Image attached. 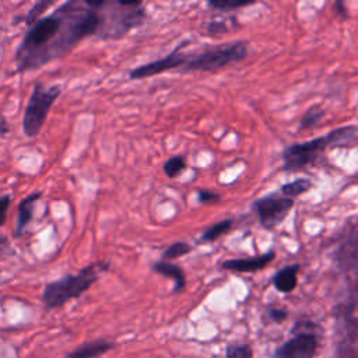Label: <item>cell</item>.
Masks as SVG:
<instances>
[{"label": "cell", "instance_id": "obj_26", "mask_svg": "<svg viewBox=\"0 0 358 358\" xmlns=\"http://www.w3.org/2000/svg\"><path fill=\"white\" fill-rule=\"evenodd\" d=\"M227 31V25L224 21H211L207 27L208 35H220Z\"/></svg>", "mask_w": 358, "mask_h": 358}, {"label": "cell", "instance_id": "obj_15", "mask_svg": "<svg viewBox=\"0 0 358 358\" xmlns=\"http://www.w3.org/2000/svg\"><path fill=\"white\" fill-rule=\"evenodd\" d=\"M234 225V220L232 218H227L222 221H218L217 224H213L211 227H208L200 236L199 242L201 243H208L213 241H217L220 236L225 235Z\"/></svg>", "mask_w": 358, "mask_h": 358}, {"label": "cell", "instance_id": "obj_12", "mask_svg": "<svg viewBox=\"0 0 358 358\" xmlns=\"http://www.w3.org/2000/svg\"><path fill=\"white\" fill-rule=\"evenodd\" d=\"M338 264L344 270H354L357 264V232L355 225H351V232L347 235V239L340 245L336 253Z\"/></svg>", "mask_w": 358, "mask_h": 358}, {"label": "cell", "instance_id": "obj_14", "mask_svg": "<svg viewBox=\"0 0 358 358\" xmlns=\"http://www.w3.org/2000/svg\"><path fill=\"white\" fill-rule=\"evenodd\" d=\"M301 266L298 263L285 266L284 268L278 270L273 277V285L277 291L282 294H289L296 288L298 284V273Z\"/></svg>", "mask_w": 358, "mask_h": 358}, {"label": "cell", "instance_id": "obj_21", "mask_svg": "<svg viewBox=\"0 0 358 358\" xmlns=\"http://www.w3.org/2000/svg\"><path fill=\"white\" fill-rule=\"evenodd\" d=\"M256 1H235V0H211L208 1V6L218 10V11H234V10H238V8H242V7H248V6H252L255 4Z\"/></svg>", "mask_w": 358, "mask_h": 358}, {"label": "cell", "instance_id": "obj_1", "mask_svg": "<svg viewBox=\"0 0 358 358\" xmlns=\"http://www.w3.org/2000/svg\"><path fill=\"white\" fill-rule=\"evenodd\" d=\"M109 268V262H95L77 274L64 275L56 281L48 282L42 292V301L46 309L60 308L71 299L81 296L88 291L94 282L98 281L99 275Z\"/></svg>", "mask_w": 358, "mask_h": 358}, {"label": "cell", "instance_id": "obj_8", "mask_svg": "<svg viewBox=\"0 0 358 358\" xmlns=\"http://www.w3.org/2000/svg\"><path fill=\"white\" fill-rule=\"evenodd\" d=\"M183 45H178L172 52H169L166 56L157 59L154 62L141 64L129 73L130 80H140V78H148L155 74H161L168 70L173 69H180L186 60V53L182 52Z\"/></svg>", "mask_w": 358, "mask_h": 358}, {"label": "cell", "instance_id": "obj_18", "mask_svg": "<svg viewBox=\"0 0 358 358\" xmlns=\"http://www.w3.org/2000/svg\"><path fill=\"white\" fill-rule=\"evenodd\" d=\"M225 358H253V348L248 343L228 344Z\"/></svg>", "mask_w": 358, "mask_h": 358}, {"label": "cell", "instance_id": "obj_13", "mask_svg": "<svg viewBox=\"0 0 358 358\" xmlns=\"http://www.w3.org/2000/svg\"><path fill=\"white\" fill-rule=\"evenodd\" d=\"M152 271L159 274V275L168 277L173 281V294H179L185 289L186 277H185V273H183L180 266H178L175 263H171V262L159 260V262L152 264Z\"/></svg>", "mask_w": 358, "mask_h": 358}, {"label": "cell", "instance_id": "obj_16", "mask_svg": "<svg viewBox=\"0 0 358 358\" xmlns=\"http://www.w3.org/2000/svg\"><path fill=\"white\" fill-rule=\"evenodd\" d=\"M310 187H312V180L310 179H308V178H298V179H295L292 182H288V183L282 185L280 190H281L282 196L292 199V197H296V196H299L302 193H306L308 190H310Z\"/></svg>", "mask_w": 358, "mask_h": 358}, {"label": "cell", "instance_id": "obj_9", "mask_svg": "<svg viewBox=\"0 0 358 358\" xmlns=\"http://www.w3.org/2000/svg\"><path fill=\"white\" fill-rule=\"evenodd\" d=\"M275 257L274 250H268L260 256H253L248 259H228L224 260L221 267L228 271L235 273H255L264 268Z\"/></svg>", "mask_w": 358, "mask_h": 358}, {"label": "cell", "instance_id": "obj_4", "mask_svg": "<svg viewBox=\"0 0 358 358\" xmlns=\"http://www.w3.org/2000/svg\"><path fill=\"white\" fill-rule=\"evenodd\" d=\"M60 92V85L45 87L42 83H36L34 85L22 117V131L27 137H35L39 134L48 113Z\"/></svg>", "mask_w": 358, "mask_h": 358}, {"label": "cell", "instance_id": "obj_27", "mask_svg": "<svg viewBox=\"0 0 358 358\" xmlns=\"http://www.w3.org/2000/svg\"><path fill=\"white\" fill-rule=\"evenodd\" d=\"M10 133V124L3 113H0V136H6Z\"/></svg>", "mask_w": 358, "mask_h": 358}, {"label": "cell", "instance_id": "obj_22", "mask_svg": "<svg viewBox=\"0 0 358 358\" xmlns=\"http://www.w3.org/2000/svg\"><path fill=\"white\" fill-rule=\"evenodd\" d=\"M324 112L322 109H309L308 112H305V115L302 116L301 122H299V127L301 129H310L313 127L322 117H323Z\"/></svg>", "mask_w": 358, "mask_h": 358}, {"label": "cell", "instance_id": "obj_5", "mask_svg": "<svg viewBox=\"0 0 358 358\" xmlns=\"http://www.w3.org/2000/svg\"><path fill=\"white\" fill-rule=\"evenodd\" d=\"M317 326L310 320H298L291 329L292 337L280 344L273 358H315L319 348Z\"/></svg>", "mask_w": 358, "mask_h": 358}, {"label": "cell", "instance_id": "obj_25", "mask_svg": "<svg viewBox=\"0 0 358 358\" xmlns=\"http://www.w3.org/2000/svg\"><path fill=\"white\" fill-rule=\"evenodd\" d=\"M10 204H11V196L10 194L0 196V227H3L6 224L7 211L10 208Z\"/></svg>", "mask_w": 358, "mask_h": 358}, {"label": "cell", "instance_id": "obj_10", "mask_svg": "<svg viewBox=\"0 0 358 358\" xmlns=\"http://www.w3.org/2000/svg\"><path fill=\"white\" fill-rule=\"evenodd\" d=\"M42 192H32L25 196L17 206V220H15V238L24 235L27 227L34 218L35 203L41 199Z\"/></svg>", "mask_w": 358, "mask_h": 358}, {"label": "cell", "instance_id": "obj_28", "mask_svg": "<svg viewBox=\"0 0 358 358\" xmlns=\"http://www.w3.org/2000/svg\"><path fill=\"white\" fill-rule=\"evenodd\" d=\"M7 245V239L6 238H3V236H0V256H1V253H3V249H4V246Z\"/></svg>", "mask_w": 358, "mask_h": 358}, {"label": "cell", "instance_id": "obj_2", "mask_svg": "<svg viewBox=\"0 0 358 358\" xmlns=\"http://www.w3.org/2000/svg\"><path fill=\"white\" fill-rule=\"evenodd\" d=\"M246 55L248 43L245 41H232L227 43L207 46L201 50L189 55L186 53V60L183 66L179 69V71H214L243 60Z\"/></svg>", "mask_w": 358, "mask_h": 358}, {"label": "cell", "instance_id": "obj_6", "mask_svg": "<svg viewBox=\"0 0 358 358\" xmlns=\"http://www.w3.org/2000/svg\"><path fill=\"white\" fill-rule=\"evenodd\" d=\"M331 145L329 133L303 143H295L284 148L282 151V171H301L312 164L327 147Z\"/></svg>", "mask_w": 358, "mask_h": 358}, {"label": "cell", "instance_id": "obj_24", "mask_svg": "<svg viewBox=\"0 0 358 358\" xmlns=\"http://www.w3.org/2000/svg\"><path fill=\"white\" fill-rule=\"evenodd\" d=\"M197 199L200 203H217V201H220L221 196L215 192L200 189V190H197Z\"/></svg>", "mask_w": 358, "mask_h": 358}, {"label": "cell", "instance_id": "obj_17", "mask_svg": "<svg viewBox=\"0 0 358 358\" xmlns=\"http://www.w3.org/2000/svg\"><path fill=\"white\" fill-rule=\"evenodd\" d=\"M192 252V246L186 242H175L172 245H169L164 252H162V260L164 262H171L173 259H178V257H182L187 253Z\"/></svg>", "mask_w": 358, "mask_h": 358}, {"label": "cell", "instance_id": "obj_11", "mask_svg": "<svg viewBox=\"0 0 358 358\" xmlns=\"http://www.w3.org/2000/svg\"><path fill=\"white\" fill-rule=\"evenodd\" d=\"M115 344L105 338L87 341L66 354V358H96L112 350Z\"/></svg>", "mask_w": 358, "mask_h": 358}, {"label": "cell", "instance_id": "obj_7", "mask_svg": "<svg viewBox=\"0 0 358 358\" xmlns=\"http://www.w3.org/2000/svg\"><path fill=\"white\" fill-rule=\"evenodd\" d=\"M294 207V200L280 193H270L252 203V208L256 213L260 224L266 229L278 227Z\"/></svg>", "mask_w": 358, "mask_h": 358}, {"label": "cell", "instance_id": "obj_19", "mask_svg": "<svg viewBox=\"0 0 358 358\" xmlns=\"http://www.w3.org/2000/svg\"><path fill=\"white\" fill-rule=\"evenodd\" d=\"M53 4H55L53 0H39V1H36V3L31 7V10L28 11V15H27V18H25V24H27L28 27L34 25V24L41 18V15H42L50 6H53Z\"/></svg>", "mask_w": 358, "mask_h": 358}, {"label": "cell", "instance_id": "obj_20", "mask_svg": "<svg viewBox=\"0 0 358 358\" xmlns=\"http://www.w3.org/2000/svg\"><path fill=\"white\" fill-rule=\"evenodd\" d=\"M186 168V161L182 155H175L172 158H169L168 161H165L164 164V173L168 178H176L180 172H183Z\"/></svg>", "mask_w": 358, "mask_h": 358}, {"label": "cell", "instance_id": "obj_3", "mask_svg": "<svg viewBox=\"0 0 358 358\" xmlns=\"http://www.w3.org/2000/svg\"><path fill=\"white\" fill-rule=\"evenodd\" d=\"M103 27L99 34L101 39H119L129 31L140 27L147 14L143 1L103 0Z\"/></svg>", "mask_w": 358, "mask_h": 358}, {"label": "cell", "instance_id": "obj_23", "mask_svg": "<svg viewBox=\"0 0 358 358\" xmlns=\"http://www.w3.org/2000/svg\"><path fill=\"white\" fill-rule=\"evenodd\" d=\"M264 315L271 323H282L288 317V312L280 306H267Z\"/></svg>", "mask_w": 358, "mask_h": 358}]
</instances>
